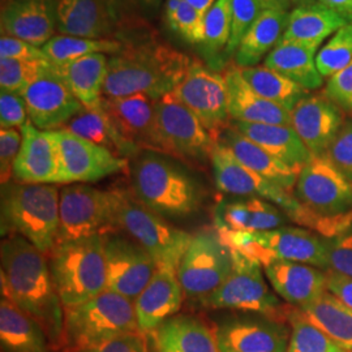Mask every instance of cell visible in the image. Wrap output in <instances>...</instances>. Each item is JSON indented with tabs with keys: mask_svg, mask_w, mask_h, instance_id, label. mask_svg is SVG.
I'll use <instances>...</instances> for the list:
<instances>
[{
	"mask_svg": "<svg viewBox=\"0 0 352 352\" xmlns=\"http://www.w3.org/2000/svg\"><path fill=\"white\" fill-rule=\"evenodd\" d=\"M1 296L8 298L43 329L55 352L63 349L64 307L47 256L20 235L0 247Z\"/></svg>",
	"mask_w": 352,
	"mask_h": 352,
	"instance_id": "cell-1",
	"label": "cell"
},
{
	"mask_svg": "<svg viewBox=\"0 0 352 352\" xmlns=\"http://www.w3.org/2000/svg\"><path fill=\"white\" fill-rule=\"evenodd\" d=\"M190 62L183 52L155 41L123 46L109 59L103 97L145 94L157 101L180 85Z\"/></svg>",
	"mask_w": 352,
	"mask_h": 352,
	"instance_id": "cell-2",
	"label": "cell"
},
{
	"mask_svg": "<svg viewBox=\"0 0 352 352\" xmlns=\"http://www.w3.org/2000/svg\"><path fill=\"white\" fill-rule=\"evenodd\" d=\"M131 179L136 199L164 218L188 217L201 205L199 183L162 154L148 151L138 155Z\"/></svg>",
	"mask_w": 352,
	"mask_h": 352,
	"instance_id": "cell-3",
	"label": "cell"
},
{
	"mask_svg": "<svg viewBox=\"0 0 352 352\" xmlns=\"http://www.w3.org/2000/svg\"><path fill=\"white\" fill-rule=\"evenodd\" d=\"M60 190L51 184L1 186V235H20L46 256L56 245Z\"/></svg>",
	"mask_w": 352,
	"mask_h": 352,
	"instance_id": "cell-4",
	"label": "cell"
},
{
	"mask_svg": "<svg viewBox=\"0 0 352 352\" xmlns=\"http://www.w3.org/2000/svg\"><path fill=\"white\" fill-rule=\"evenodd\" d=\"M49 263L64 308L88 302L107 289L103 235L58 244Z\"/></svg>",
	"mask_w": 352,
	"mask_h": 352,
	"instance_id": "cell-5",
	"label": "cell"
},
{
	"mask_svg": "<svg viewBox=\"0 0 352 352\" xmlns=\"http://www.w3.org/2000/svg\"><path fill=\"white\" fill-rule=\"evenodd\" d=\"M218 234L231 250L260 263L263 267L279 260L329 270V239L304 227H278L256 234L232 231H218Z\"/></svg>",
	"mask_w": 352,
	"mask_h": 352,
	"instance_id": "cell-6",
	"label": "cell"
},
{
	"mask_svg": "<svg viewBox=\"0 0 352 352\" xmlns=\"http://www.w3.org/2000/svg\"><path fill=\"white\" fill-rule=\"evenodd\" d=\"M131 333H140L133 300L111 289L88 302L64 308L62 350L90 346Z\"/></svg>",
	"mask_w": 352,
	"mask_h": 352,
	"instance_id": "cell-7",
	"label": "cell"
},
{
	"mask_svg": "<svg viewBox=\"0 0 352 352\" xmlns=\"http://www.w3.org/2000/svg\"><path fill=\"white\" fill-rule=\"evenodd\" d=\"M116 228L136 241L158 269L175 273L193 238L192 234L170 225L126 189L116 215Z\"/></svg>",
	"mask_w": 352,
	"mask_h": 352,
	"instance_id": "cell-8",
	"label": "cell"
},
{
	"mask_svg": "<svg viewBox=\"0 0 352 352\" xmlns=\"http://www.w3.org/2000/svg\"><path fill=\"white\" fill-rule=\"evenodd\" d=\"M231 250V248H230ZM234 267L226 280L196 302L204 309H228L267 316L289 324L292 305L282 304L265 282L263 265L231 250Z\"/></svg>",
	"mask_w": 352,
	"mask_h": 352,
	"instance_id": "cell-9",
	"label": "cell"
},
{
	"mask_svg": "<svg viewBox=\"0 0 352 352\" xmlns=\"http://www.w3.org/2000/svg\"><path fill=\"white\" fill-rule=\"evenodd\" d=\"M123 193L124 189H100L88 184H69L60 189L56 245L116 231Z\"/></svg>",
	"mask_w": 352,
	"mask_h": 352,
	"instance_id": "cell-10",
	"label": "cell"
},
{
	"mask_svg": "<svg viewBox=\"0 0 352 352\" xmlns=\"http://www.w3.org/2000/svg\"><path fill=\"white\" fill-rule=\"evenodd\" d=\"M234 267L232 253L218 231L204 228L193 234L176 276L184 295L199 300L218 289Z\"/></svg>",
	"mask_w": 352,
	"mask_h": 352,
	"instance_id": "cell-11",
	"label": "cell"
},
{
	"mask_svg": "<svg viewBox=\"0 0 352 352\" xmlns=\"http://www.w3.org/2000/svg\"><path fill=\"white\" fill-rule=\"evenodd\" d=\"M294 196L324 219L352 223V182L324 155L314 157L300 170Z\"/></svg>",
	"mask_w": 352,
	"mask_h": 352,
	"instance_id": "cell-12",
	"label": "cell"
},
{
	"mask_svg": "<svg viewBox=\"0 0 352 352\" xmlns=\"http://www.w3.org/2000/svg\"><path fill=\"white\" fill-rule=\"evenodd\" d=\"M155 116L168 155L193 164L210 161L217 141L200 119L173 93L155 101Z\"/></svg>",
	"mask_w": 352,
	"mask_h": 352,
	"instance_id": "cell-13",
	"label": "cell"
},
{
	"mask_svg": "<svg viewBox=\"0 0 352 352\" xmlns=\"http://www.w3.org/2000/svg\"><path fill=\"white\" fill-rule=\"evenodd\" d=\"M51 135L59 160L58 184L96 183L128 170V160L64 128L51 131Z\"/></svg>",
	"mask_w": 352,
	"mask_h": 352,
	"instance_id": "cell-14",
	"label": "cell"
},
{
	"mask_svg": "<svg viewBox=\"0 0 352 352\" xmlns=\"http://www.w3.org/2000/svg\"><path fill=\"white\" fill-rule=\"evenodd\" d=\"M214 182L221 192L236 197H258L272 202L287 214L289 221L302 210V205L292 192L257 175L240 164L226 146L217 141L210 155Z\"/></svg>",
	"mask_w": 352,
	"mask_h": 352,
	"instance_id": "cell-15",
	"label": "cell"
},
{
	"mask_svg": "<svg viewBox=\"0 0 352 352\" xmlns=\"http://www.w3.org/2000/svg\"><path fill=\"white\" fill-rule=\"evenodd\" d=\"M173 94L200 119L215 141L230 126L225 77L201 62H190L187 75Z\"/></svg>",
	"mask_w": 352,
	"mask_h": 352,
	"instance_id": "cell-16",
	"label": "cell"
},
{
	"mask_svg": "<svg viewBox=\"0 0 352 352\" xmlns=\"http://www.w3.org/2000/svg\"><path fill=\"white\" fill-rule=\"evenodd\" d=\"M107 289L135 300L158 267L136 241L115 231L103 235Z\"/></svg>",
	"mask_w": 352,
	"mask_h": 352,
	"instance_id": "cell-17",
	"label": "cell"
},
{
	"mask_svg": "<svg viewBox=\"0 0 352 352\" xmlns=\"http://www.w3.org/2000/svg\"><path fill=\"white\" fill-rule=\"evenodd\" d=\"M219 352H287L291 327L267 316L234 317L214 327Z\"/></svg>",
	"mask_w": 352,
	"mask_h": 352,
	"instance_id": "cell-18",
	"label": "cell"
},
{
	"mask_svg": "<svg viewBox=\"0 0 352 352\" xmlns=\"http://www.w3.org/2000/svg\"><path fill=\"white\" fill-rule=\"evenodd\" d=\"M20 96L25 101L29 120L41 131L62 129L85 107L54 72V64Z\"/></svg>",
	"mask_w": 352,
	"mask_h": 352,
	"instance_id": "cell-19",
	"label": "cell"
},
{
	"mask_svg": "<svg viewBox=\"0 0 352 352\" xmlns=\"http://www.w3.org/2000/svg\"><path fill=\"white\" fill-rule=\"evenodd\" d=\"M346 116L336 102L322 94H308L291 111V126L312 157L325 155Z\"/></svg>",
	"mask_w": 352,
	"mask_h": 352,
	"instance_id": "cell-20",
	"label": "cell"
},
{
	"mask_svg": "<svg viewBox=\"0 0 352 352\" xmlns=\"http://www.w3.org/2000/svg\"><path fill=\"white\" fill-rule=\"evenodd\" d=\"M101 102L120 132L140 151L168 155L157 126L155 100L145 94H135L120 98L102 97Z\"/></svg>",
	"mask_w": 352,
	"mask_h": 352,
	"instance_id": "cell-21",
	"label": "cell"
},
{
	"mask_svg": "<svg viewBox=\"0 0 352 352\" xmlns=\"http://www.w3.org/2000/svg\"><path fill=\"white\" fill-rule=\"evenodd\" d=\"M23 142L13 164L20 184H58L59 160L51 131H41L30 120L21 126Z\"/></svg>",
	"mask_w": 352,
	"mask_h": 352,
	"instance_id": "cell-22",
	"label": "cell"
},
{
	"mask_svg": "<svg viewBox=\"0 0 352 352\" xmlns=\"http://www.w3.org/2000/svg\"><path fill=\"white\" fill-rule=\"evenodd\" d=\"M213 221L218 231L248 234L270 231L289 222L280 208L258 197L223 199L214 208Z\"/></svg>",
	"mask_w": 352,
	"mask_h": 352,
	"instance_id": "cell-23",
	"label": "cell"
},
{
	"mask_svg": "<svg viewBox=\"0 0 352 352\" xmlns=\"http://www.w3.org/2000/svg\"><path fill=\"white\" fill-rule=\"evenodd\" d=\"M58 0H11L1 11L3 36L34 46L46 45L58 30Z\"/></svg>",
	"mask_w": 352,
	"mask_h": 352,
	"instance_id": "cell-24",
	"label": "cell"
},
{
	"mask_svg": "<svg viewBox=\"0 0 352 352\" xmlns=\"http://www.w3.org/2000/svg\"><path fill=\"white\" fill-rule=\"evenodd\" d=\"M184 292L175 272L158 269L146 287L133 300L138 327L141 334H151L164 321L177 315Z\"/></svg>",
	"mask_w": 352,
	"mask_h": 352,
	"instance_id": "cell-25",
	"label": "cell"
},
{
	"mask_svg": "<svg viewBox=\"0 0 352 352\" xmlns=\"http://www.w3.org/2000/svg\"><path fill=\"white\" fill-rule=\"evenodd\" d=\"M228 113L232 122L291 126V111L257 94L241 75L236 64L225 69Z\"/></svg>",
	"mask_w": 352,
	"mask_h": 352,
	"instance_id": "cell-26",
	"label": "cell"
},
{
	"mask_svg": "<svg viewBox=\"0 0 352 352\" xmlns=\"http://www.w3.org/2000/svg\"><path fill=\"white\" fill-rule=\"evenodd\" d=\"M264 270L278 296L292 307H305L327 291V270L312 265L278 260Z\"/></svg>",
	"mask_w": 352,
	"mask_h": 352,
	"instance_id": "cell-27",
	"label": "cell"
},
{
	"mask_svg": "<svg viewBox=\"0 0 352 352\" xmlns=\"http://www.w3.org/2000/svg\"><path fill=\"white\" fill-rule=\"evenodd\" d=\"M154 352H219L214 327L193 315H175L146 336Z\"/></svg>",
	"mask_w": 352,
	"mask_h": 352,
	"instance_id": "cell-28",
	"label": "cell"
},
{
	"mask_svg": "<svg viewBox=\"0 0 352 352\" xmlns=\"http://www.w3.org/2000/svg\"><path fill=\"white\" fill-rule=\"evenodd\" d=\"M217 141L223 144L240 164L248 167L253 173L294 193L300 171L279 161L264 148L241 135L231 124L221 133Z\"/></svg>",
	"mask_w": 352,
	"mask_h": 352,
	"instance_id": "cell-29",
	"label": "cell"
},
{
	"mask_svg": "<svg viewBox=\"0 0 352 352\" xmlns=\"http://www.w3.org/2000/svg\"><path fill=\"white\" fill-rule=\"evenodd\" d=\"M110 0H58V32L64 36L103 39L113 32Z\"/></svg>",
	"mask_w": 352,
	"mask_h": 352,
	"instance_id": "cell-30",
	"label": "cell"
},
{
	"mask_svg": "<svg viewBox=\"0 0 352 352\" xmlns=\"http://www.w3.org/2000/svg\"><path fill=\"white\" fill-rule=\"evenodd\" d=\"M350 21L352 19L333 11L318 0L305 1L289 12V24L280 41L298 42L318 49L327 37Z\"/></svg>",
	"mask_w": 352,
	"mask_h": 352,
	"instance_id": "cell-31",
	"label": "cell"
},
{
	"mask_svg": "<svg viewBox=\"0 0 352 352\" xmlns=\"http://www.w3.org/2000/svg\"><path fill=\"white\" fill-rule=\"evenodd\" d=\"M63 128L113 151L115 155L124 160L136 158L141 153L139 148L120 132L101 101L94 106L84 107V110L72 118Z\"/></svg>",
	"mask_w": 352,
	"mask_h": 352,
	"instance_id": "cell-32",
	"label": "cell"
},
{
	"mask_svg": "<svg viewBox=\"0 0 352 352\" xmlns=\"http://www.w3.org/2000/svg\"><path fill=\"white\" fill-rule=\"evenodd\" d=\"M230 124L279 161L298 171H300L314 158L296 131L291 126L256 124L232 120Z\"/></svg>",
	"mask_w": 352,
	"mask_h": 352,
	"instance_id": "cell-33",
	"label": "cell"
},
{
	"mask_svg": "<svg viewBox=\"0 0 352 352\" xmlns=\"http://www.w3.org/2000/svg\"><path fill=\"white\" fill-rule=\"evenodd\" d=\"M1 352H52L43 329L12 300L1 296L0 302Z\"/></svg>",
	"mask_w": 352,
	"mask_h": 352,
	"instance_id": "cell-34",
	"label": "cell"
},
{
	"mask_svg": "<svg viewBox=\"0 0 352 352\" xmlns=\"http://www.w3.org/2000/svg\"><path fill=\"white\" fill-rule=\"evenodd\" d=\"M317 50V47L309 45L279 41L277 46L265 58L264 65L287 77L302 89L315 91L321 88L325 81L316 63Z\"/></svg>",
	"mask_w": 352,
	"mask_h": 352,
	"instance_id": "cell-35",
	"label": "cell"
},
{
	"mask_svg": "<svg viewBox=\"0 0 352 352\" xmlns=\"http://www.w3.org/2000/svg\"><path fill=\"white\" fill-rule=\"evenodd\" d=\"M107 69L109 59L106 54H91L62 65L54 64V72L85 107L101 101Z\"/></svg>",
	"mask_w": 352,
	"mask_h": 352,
	"instance_id": "cell-36",
	"label": "cell"
},
{
	"mask_svg": "<svg viewBox=\"0 0 352 352\" xmlns=\"http://www.w3.org/2000/svg\"><path fill=\"white\" fill-rule=\"evenodd\" d=\"M289 14L263 11L235 51V64L240 68L258 65L283 37L289 24Z\"/></svg>",
	"mask_w": 352,
	"mask_h": 352,
	"instance_id": "cell-37",
	"label": "cell"
},
{
	"mask_svg": "<svg viewBox=\"0 0 352 352\" xmlns=\"http://www.w3.org/2000/svg\"><path fill=\"white\" fill-rule=\"evenodd\" d=\"M298 309L305 320L324 331L344 351L352 352V311L334 295L327 291L315 302Z\"/></svg>",
	"mask_w": 352,
	"mask_h": 352,
	"instance_id": "cell-38",
	"label": "cell"
},
{
	"mask_svg": "<svg viewBox=\"0 0 352 352\" xmlns=\"http://www.w3.org/2000/svg\"><path fill=\"white\" fill-rule=\"evenodd\" d=\"M240 69L244 80L257 94L289 111H292L294 107L309 94L308 90L266 65H254Z\"/></svg>",
	"mask_w": 352,
	"mask_h": 352,
	"instance_id": "cell-39",
	"label": "cell"
},
{
	"mask_svg": "<svg viewBox=\"0 0 352 352\" xmlns=\"http://www.w3.org/2000/svg\"><path fill=\"white\" fill-rule=\"evenodd\" d=\"M123 49L122 42L111 38L91 39V38L74 37V36H54L42 46L49 60L55 65L74 62L91 54H111L115 55Z\"/></svg>",
	"mask_w": 352,
	"mask_h": 352,
	"instance_id": "cell-40",
	"label": "cell"
},
{
	"mask_svg": "<svg viewBox=\"0 0 352 352\" xmlns=\"http://www.w3.org/2000/svg\"><path fill=\"white\" fill-rule=\"evenodd\" d=\"M287 320L291 327L287 352H347L305 320L296 307H291Z\"/></svg>",
	"mask_w": 352,
	"mask_h": 352,
	"instance_id": "cell-41",
	"label": "cell"
},
{
	"mask_svg": "<svg viewBox=\"0 0 352 352\" xmlns=\"http://www.w3.org/2000/svg\"><path fill=\"white\" fill-rule=\"evenodd\" d=\"M352 60V21L337 30L317 52L316 63L327 80L337 75Z\"/></svg>",
	"mask_w": 352,
	"mask_h": 352,
	"instance_id": "cell-42",
	"label": "cell"
},
{
	"mask_svg": "<svg viewBox=\"0 0 352 352\" xmlns=\"http://www.w3.org/2000/svg\"><path fill=\"white\" fill-rule=\"evenodd\" d=\"M50 60H14L0 59V88L21 94L37 77L49 71Z\"/></svg>",
	"mask_w": 352,
	"mask_h": 352,
	"instance_id": "cell-43",
	"label": "cell"
},
{
	"mask_svg": "<svg viewBox=\"0 0 352 352\" xmlns=\"http://www.w3.org/2000/svg\"><path fill=\"white\" fill-rule=\"evenodd\" d=\"M205 46L217 52L226 50L231 37V0H215L204 17Z\"/></svg>",
	"mask_w": 352,
	"mask_h": 352,
	"instance_id": "cell-44",
	"label": "cell"
},
{
	"mask_svg": "<svg viewBox=\"0 0 352 352\" xmlns=\"http://www.w3.org/2000/svg\"><path fill=\"white\" fill-rule=\"evenodd\" d=\"M204 17L187 1H180L175 10H166V20L171 30L190 43H204Z\"/></svg>",
	"mask_w": 352,
	"mask_h": 352,
	"instance_id": "cell-45",
	"label": "cell"
},
{
	"mask_svg": "<svg viewBox=\"0 0 352 352\" xmlns=\"http://www.w3.org/2000/svg\"><path fill=\"white\" fill-rule=\"evenodd\" d=\"M261 12L257 0H231V37L225 50L228 55L235 54L241 39Z\"/></svg>",
	"mask_w": 352,
	"mask_h": 352,
	"instance_id": "cell-46",
	"label": "cell"
},
{
	"mask_svg": "<svg viewBox=\"0 0 352 352\" xmlns=\"http://www.w3.org/2000/svg\"><path fill=\"white\" fill-rule=\"evenodd\" d=\"M324 157L352 182V119H346Z\"/></svg>",
	"mask_w": 352,
	"mask_h": 352,
	"instance_id": "cell-47",
	"label": "cell"
},
{
	"mask_svg": "<svg viewBox=\"0 0 352 352\" xmlns=\"http://www.w3.org/2000/svg\"><path fill=\"white\" fill-rule=\"evenodd\" d=\"M329 270L352 278V226L329 239Z\"/></svg>",
	"mask_w": 352,
	"mask_h": 352,
	"instance_id": "cell-48",
	"label": "cell"
},
{
	"mask_svg": "<svg viewBox=\"0 0 352 352\" xmlns=\"http://www.w3.org/2000/svg\"><path fill=\"white\" fill-rule=\"evenodd\" d=\"M23 135L17 128L0 129V177L1 186L13 179V164L21 148Z\"/></svg>",
	"mask_w": 352,
	"mask_h": 352,
	"instance_id": "cell-49",
	"label": "cell"
},
{
	"mask_svg": "<svg viewBox=\"0 0 352 352\" xmlns=\"http://www.w3.org/2000/svg\"><path fill=\"white\" fill-rule=\"evenodd\" d=\"M29 120L28 109L24 98L11 91L1 90L0 93V126L1 128H17Z\"/></svg>",
	"mask_w": 352,
	"mask_h": 352,
	"instance_id": "cell-50",
	"label": "cell"
},
{
	"mask_svg": "<svg viewBox=\"0 0 352 352\" xmlns=\"http://www.w3.org/2000/svg\"><path fill=\"white\" fill-rule=\"evenodd\" d=\"M144 337L145 334L141 333H131L101 343L75 349H64L59 352H140L142 349Z\"/></svg>",
	"mask_w": 352,
	"mask_h": 352,
	"instance_id": "cell-51",
	"label": "cell"
},
{
	"mask_svg": "<svg viewBox=\"0 0 352 352\" xmlns=\"http://www.w3.org/2000/svg\"><path fill=\"white\" fill-rule=\"evenodd\" d=\"M0 59L49 60L42 47L39 49L23 39L10 36H1L0 38Z\"/></svg>",
	"mask_w": 352,
	"mask_h": 352,
	"instance_id": "cell-52",
	"label": "cell"
},
{
	"mask_svg": "<svg viewBox=\"0 0 352 352\" xmlns=\"http://www.w3.org/2000/svg\"><path fill=\"white\" fill-rule=\"evenodd\" d=\"M324 94L342 109L349 110L352 100V60L337 75L327 78Z\"/></svg>",
	"mask_w": 352,
	"mask_h": 352,
	"instance_id": "cell-53",
	"label": "cell"
},
{
	"mask_svg": "<svg viewBox=\"0 0 352 352\" xmlns=\"http://www.w3.org/2000/svg\"><path fill=\"white\" fill-rule=\"evenodd\" d=\"M327 291L352 311V278L327 270Z\"/></svg>",
	"mask_w": 352,
	"mask_h": 352,
	"instance_id": "cell-54",
	"label": "cell"
},
{
	"mask_svg": "<svg viewBox=\"0 0 352 352\" xmlns=\"http://www.w3.org/2000/svg\"><path fill=\"white\" fill-rule=\"evenodd\" d=\"M333 11L352 19V0H318Z\"/></svg>",
	"mask_w": 352,
	"mask_h": 352,
	"instance_id": "cell-55",
	"label": "cell"
},
{
	"mask_svg": "<svg viewBox=\"0 0 352 352\" xmlns=\"http://www.w3.org/2000/svg\"><path fill=\"white\" fill-rule=\"evenodd\" d=\"M263 11H276V12H287L292 0H257Z\"/></svg>",
	"mask_w": 352,
	"mask_h": 352,
	"instance_id": "cell-56",
	"label": "cell"
},
{
	"mask_svg": "<svg viewBox=\"0 0 352 352\" xmlns=\"http://www.w3.org/2000/svg\"><path fill=\"white\" fill-rule=\"evenodd\" d=\"M189 6H192L196 11L205 16L206 12L210 10V7L215 3V0H184Z\"/></svg>",
	"mask_w": 352,
	"mask_h": 352,
	"instance_id": "cell-57",
	"label": "cell"
},
{
	"mask_svg": "<svg viewBox=\"0 0 352 352\" xmlns=\"http://www.w3.org/2000/svg\"><path fill=\"white\" fill-rule=\"evenodd\" d=\"M140 352H151V344H149V340H148V337H146V336L144 337V342H142V349H141V351Z\"/></svg>",
	"mask_w": 352,
	"mask_h": 352,
	"instance_id": "cell-58",
	"label": "cell"
},
{
	"mask_svg": "<svg viewBox=\"0 0 352 352\" xmlns=\"http://www.w3.org/2000/svg\"><path fill=\"white\" fill-rule=\"evenodd\" d=\"M305 1H311V0H292L294 4H302V3H305Z\"/></svg>",
	"mask_w": 352,
	"mask_h": 352,
	"instance_id": "cell-59",
	"label": "cell"
},
{
	"mask_svg": "<svg viewBox=\"0 0 352 352\" xmlns=\"http://www.w3.org/2000/svg\"><path fill=\"white\" fill-rule=\"evenodd\" d=\"M148 4H157L160 0H145Z\"/></svg>",
	"mask_w": 352,
	"mask_h": 352,
	"instance_id": "cell-60",
	"label": "cell"
},
{
	"mask_svg": "<svg viewBox=\"0 0 352 352\" xmlns=\"http://www.w3.org/2000/svg\"><path fill=\"white\" fill-rule=\"evenodd\" d=\"M110 3H111V6H115V4L120 3V0H110Z\"/></svg>",
	"mask_w": 352,
	"mask_h": 352,
	"instance_id": "cell-61",
	"label": "cell"
},
{
	"mask_svg": "<svg viewBox=\"0 0 352 352\" xmlns=\"http://www.w3.org/2000/svg\"><path fill=\"white\" fill-rule=\"evenodd\" d=\"M349 110H352V100L351 102H350V107H349Z\"/></svg>",
	"mask_w": 352,
	"mask_h": 352,
	"instance_id": "cell-62",
	"label": "cell"
},
{
	"mask_svg": "<svg viewBox=\"0 0 352 352\" xmlns=\"http://www.w3.org/2000/svg\"><path fill=\"white\" fill-rule=\"evenodd\" d=\"M180 1H184V0H180Z\"/></svg>",
	"mask_w": 352,
	"mask_h": 352,
	"instance_id": "cell-63",
	"label": "cell"
}]
</instances>
